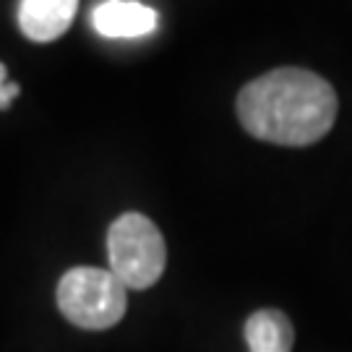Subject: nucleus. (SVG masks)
Returning a JSON list of instances; mask_svg holds the SVG:
<instances>
[{
    "mask_svg": "<svg viewBox=\"0 0 352 352\" xmlns=\"http://www.w3.org/2000/svg\"><path fill=\"white\" fill-rule=\"evenodd\" d=\"M245 342L248 352H292L295 329L287 314L277 308H261L245 321Z\"/></svg>",
    "mask_w": 352,
    "mask_h": 352,
    "instance_id": "obj_6",
    "label": "nucleus"
},
{
    "mask_svg": "<svg viewBox=\"0 0 352 352\" xmlns=\"http://www.w3.org/2000/svg\"><path fill=\"white\" fill-rule=\"evenodd\" d=\"M110 272L126 289H146L160 282L167 264V245L160 227L136 212L120 214L107 230Z\"/></svg>",
    "mask_w": 352,
    "mask_h": 352,
    "instance_id": "obj_2",
    "label": "nucleus"
},
{
    "mask_svg": "<svg viewBox=\"0 0 352 352\" xmlns=\"http://www.w3.org/2000/svg\"><path fill=\"white\" fill-rule=\"evenodd\" d=\"M19 91H21V87H19L16 81H8V84H3V87H0V110L11 107V102L19 97Z\"/></svg>",
    "mask_w": 352,
    "mask_h": 352,
    "instance_id": "obj_7",
    "label": "nucleus"
},
{
    "mask_svg": "<svg viewBox=\"0 0 352 352\" xmlns=\"http://www.w3.org/2000/svg\"><path fill=\"white\" fill-rule=\"evenodd\" d=\"M89 21L97 34L107 39H139L157 32L160 13L136 0H104L91 8Z\"/></svg>",
    "mask_w": 352,
    "mask_h": 352,
    "instance_id": "obj_4",
    "label": "nucleus"
},
{
    "mask_svg": "<svg viewBox=\"0 0 352 352\" xmlns=\"http://www.w3.org/2000/svg\"><path fill=\"white\" fill-rule=\"evenodd\" d=\"M78 3L76 0H24L19 3V26L32 42L60 39L74 24Z\"/></svg>",
    "mask_w": 352,
    "mask_h": 352,
    "instance_id": "obj_5",
    "label": "nucleus"
},
{
    "mask_svg": "<svg viewBox=\"0 0 352 352\" xmlns=\"http://www.w3.org/2000/svg\"><path fill=\"white\" fill-rule=\"evenodd\" d=\"M3 84H8V68L0 63V87H3Z\"/></svg>",
    "mask_w": 352,
    "mask_h": 352,
    "instance_id": "obj_8",
    "label": "nucleus"
},
{
    "mask_svg": "<svg viewBox=\"0 0 352 352\" xmlns=\"http://www.w3.org/2000/svg\"><path fill=\"white\" fill-rule=\"evenodd\" d=\"M58 308L78 329L102 331L115 327L128 308V289L110 269L74 266L58 282Z\"/></svg>",
    "mask_w": 352,
    "mask_h": 352,
    "instance_id": "obj_3",
    "label": "nucleus"
},
{
    "mask_svg": "<svg viewBox=\"0 0 352 352\" xmlns=\"http://www.w3.org/2000/svg\"><path fill=\"white\" fill-rule=\"evenodd\" d=\"M337 91L305 68H274L238 94V120L253 139L279 146H311L337 120Z\"/></svg>",
    "mask_w": 352,
    "mask_h": 352,
    "instance_id": "obj_1",
    "label": "nucleus"
}]
</instances>
